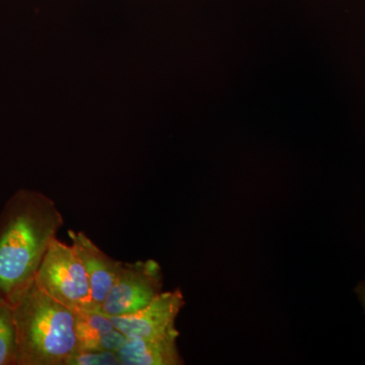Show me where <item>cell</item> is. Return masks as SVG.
Returning a JSON list of instances; mask_svg holds the SVG:
<instances>
[{
    "mask_svg": "<svg viewBox=\"0 0 365 365\" xmlns=\"http://www.w3.org/2000/svg\"><path fill=\"white\" fill-rule=\"evenodd\" d=\"M177 328L145 338H127L117 350L122 365L184 364L179 348Z\"/></svg>",
    "mask_w": 365,
    "mask_h": 365,
    "instance_id": "obj_7",
    "label": "cell"
},
{
    "mask_svg": "<svg viewBox=\"0 0 365 365\" xmlns=\"http://www.w3.org/2000/svg\"><path fill=\"white\" fill-rule=\"evenodd\" d=\"M64 218L56 203L36 190L16 191L0 212V295L13 302L36 274Z\"/></svg>",
    "mask_w": 365,
    "mask_h": 365,
    "instance_id": "obj_1",
    "label": "cell"
},
{
    "mask_svg": "<svg viewBox=\"0 0 365 365\" xmlns=\"http://www.w3.org/2000/svg\"><path fill=\"white\" fill-rule=\"evenodd\" d=\"M18 341V365H64L78 349L74 311L35 281L11 302Z\"/></svg>",
    "mask_w": 365,
    "mask_h": 365,
    "instance_id": "obj_2",
    "label": "cell"
},
{
    "mask_svg": "<svg viewBox=\"0 0 365 365\" xmlns=\"http://www.w3.org/2000/svg\"><path fill=\"white\" fill-rule=\"evenodd\" d=\"M68 235L90 281L93 309L100 311L116 282L123 262L106 254L85 232L69 230Z\"/></svg>",
    "mask_w": 365,
    "mask_h": 365,
    "instance_id": "obj_6",
    "label": "cell"
},
{
    "mask_svg": "<svg viewBox=\"0 0 365 365\" xmlns=\"http://www.w3.org/2000/svg\"><path fill=\"white\" fill-rule=\"evenodd\" d=\"M185 304L181 290L163 292L140 311L110 318L126 338L151 337L176 328V319Z\"/></svg>",
    "mask_w": 365,
    "mask_h": 365,
    "instance_id": "obj_5",
    "label": "cell"
},
{
    "mask_svg": "<svg viewBox=\"0 0 365 365\" xmlns=\"http://www.w3.org/2000/svg\"><path fill=\"white\" fill-rule=\"evenodd\" d=\"M0 365H18L13 304L0 295Z\"/></svg>",
    "mask_w": 365,
    "mask_h": 365,
    "instance_id": "obj_9",
    "label": "cell"
},
{
    "mask_svg": "<svg viewBox=\"0 0 365 365\" xmlns=\"http://www.w3.org/2000/svg\"><path fill=\"white\" fill-rule=\"evenodd\" d=\"M355 292H356L357 297H359L360 304H361L365 312V280H362L361 282H359L356 289H355Z\"/></svg>",
    "mask_w": 365,
    "mask_h": 365,
    "instance_id": "obj_11",
    "label": "cell"
},
{
    "mask_svg": "<svg viewBox=\"0 0 365 365\" xmlns=\"http://www.w3.org/2000/svg\"><path fill=\"white\" fill-rule=\"evenodd\" d=\"M36 284L72 311L95 309L90 281L73 247L54 239L41 262Z\"/></svg>",
    "mask_w": 365,
    "mask_h": 365,
    "instance_id": "obj_3",
    "label": "cell"
},
{
    "mask_svg": "<svg viewBox=\"0 0 365 365\" xmlns=\"http://www.w3.org/2000/svg\"><path fill=\"white\" fill-rule=\"evenodd\" d=\"M163 287V269L157 261L123 263L100 311L109 317L136 313L157 299Z\"/></svg>",
    "mask_w": 365,
    "mask_h": 365,
    "instance_id": "obj_4",
    "label": "cell"
},
{
    "mask_svg": "<svg viewBox=\"0 0 365 365\" xmlns=\"http://www.w3.org/2000/svg\"><path fill=\"white\" fill-rule=\"evenodd\" d=\"M64 365H122L116 351L109 350H76Z\"/></svg>",
    "mask_w": 365,
    "mask_h": 365,
    "instance_id": "obj_10",
    "label": "cell"
},
{
    "mask_svg": "<svg viewBox=\"0 0 365 365\" xmlns=\"http://www.w3.org/2000/svg\"><path fill=\"white\" fill-rule=\"evenodd\" d=\"M76 316V350L116 351L126 337L113 324L111 318L98 309H78Z\"/></svg>",
    "mask_w": 365,
    "mask_h": 365,
    "instance_id": "obj_8",
    "label": "cell"
}]
</instances>
